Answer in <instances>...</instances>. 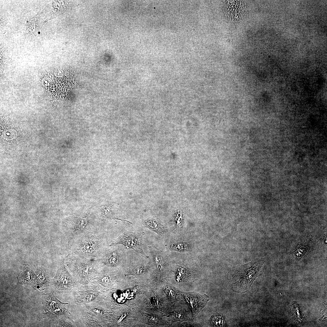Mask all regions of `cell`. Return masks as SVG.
<instances>
[{"mask_svg":"<svg viewBox=\"0 0 327 327\" xmlns=\"http://www.w3.org/2000/svg\"><path fill=\"white\" fill-rule=\"evenodd\" d=\"M148 246L157 269L160 272H163L165 268L166 252L160 251L153 245Z\"/></svg>","mask_w":327,"mask_h":327,"instance_id":"17","label":"cell"},{"mask_svg":"<svg viewBox=\"0 0 327 327\" xmlns=\"http://www.w3.org/2000/svg\"><path fill=\"white\" fill-rule=\"evenodd\" d=\"M170 317L174 322H181L194 319L191 310L187 303L174 308V310L170 313Z\"/></svg>","mask_w":327,"mask_h":327,"instance_id":"13","label":"cell"},{"mask_svg":"<svg viewBox=\"0 0 327 327\" xmlns=\"http://www.w3.org/2000/svg\"><path fill=\"white\" fill-rule=\"evenodd\" d=\"M265 260V258L256 259L232 268L228 273L227 279L233 290L241 293L247 291L259 275Z\"/></svg>","mask_w":327,"mask_h":327,"instance_id":"3","label":"cell"},{"mask_svg":"<svg viewBox=\"0 0 327 327\" xmlns=\"http://www.w3.org/2000/svg\"><path fill=\"white\" fill-rule=\"evenodd\" d=\"M142 222L144 226L154 231L159 235H162L165 231V228L160 220L156 216L150 217L143 220Z\"/></svg>","mask_w":327,"mask_h":327,"instance_id":"16","label":"cell"},{"mask_svg":"<svg viewBox=\"0 0 327 327\" xmlns=\"http://www.w3.org/2000/svg\"><path fill=\"white\" fill-rule=\"evenodd\" d=\"M95 219L93 213L87 212L74 214L64 220L63 230L69 241L94 230Z\"/></svg>","mask_w":327,"mask_h":327,"instance_id":"5","label":"cell"},{"mask_svg":"<svg viewBox=\"0 0 327 327\" xmlns=\"http://www.w3.org/2000/svg\"><path fill=\"white\" fill-rule=\"evenodd\" d=\"M176 325L178 327H196L200 326V325L193 321V320H189L181 322H177Z\"/></svg>","mask_w":327,"mask_h":327,"instance_id":"23","label":"cell"},{"mask_svg":"<svg viewBox=\"0 0 327 327\" xmlns=\"http://www.w3.org/2000/svg\"><path fill=\"white\" fill-rule=\"evenodd\" d=\"M64 264L75 280L80 284L92 282L105 266L100 259H86L71 254L66 257Z\"/></svg>","mask_w":327,"mask_h":327,"instance_id":"2","label":"cell"},{"mask_svg":"<svg viewBox=\"0 0 327 327\" xmlns=\"http://www.w3.org/2000/svg\"><path fill=\"white\" fill-rule=\"evenodd\" d=\"M180 293L190 309L194 318L205 307L210 300L209 296L204 294L202 295L196 292H185L180 291Z\"/></svg>","mask_w":327,"mask_h":327,"instance_id":"10","label":"cell"},{"mask_svg":"<svg viewBox=\"0 0 327 327\" xmlns=\"http://www.w3.org/2000/svg\"><path fill=\"white\" fill-rule=\"evenodd\" d=\"M105 233L92 230L71 241V254L90 259H99L106 249L104 246Z\"/></svg>","mask_w":327,"mask_h":327,"instance_id":"4","label":"cell"},{"mask_svg":"<svg viewBox=\"0 0 327 327\" xmlns=\"http://www.w3.org/2000/svg\"><path fill=\"white\" fill-rule=\"evenodd\" d=\"M150 322L153 324L158 325L160 324V319L157 317L155 316H151L149 317Z\"/></svg>","mask_w":327,"mask_h":327,"instance_id":"26","label":"cell"},{"mask_svg":"<svg viewBox=\"0 0 327 327\" xmlns=\"http://www.w3.org/2000/svg\"><path fill=\"white\" fill-rule=\"evenodd\" d=\"M185 265L178 266L175 273L174 279L177 286L189 284L197 279L196 272Z\"/></svg>","mask_w":327,"mask_h":327,"instance_id":"11","label":"cell"},{"mask_svg":"<svg viewBox=\"0 0 327 327\" xmlns=\"http://www.w3.org/2000/svg\"><path fill=\"white\" fill-rule=\"evenodd\" d=\"M166 246L171 251L189 252L192 250L190 245L187 242L181 241L176 243L168 244Z\"/></svg>","mask_w":327,"mask_h":327,"instance_id":"21","label":"cell"},{"mask_svg":"<svg viewBox=\"0 0 327 327\" xmlns=\"http://www.w3.org/2000/svg\"><path fill=\"white\" fill-rule=\"evenodd\" d=\"M209 321L211 325L213 326L223 327L226 326L223 317L218 314H213Z\"/></svg>","mask_w":327,"mask_h":327,"instance_id":"22","label":"cell"},{"mask_svg":"<svg viewBox=\"0 0 327 327\" xmlns=\"http://www.w3.org/2000/svg\"><path fill=\"white\" fill-rule=\"evenodd\" d=\"M50 281L48 273L43 269H40L36 272L33 287L40 290H44L45 287L49 285Z\"/></svg>","mask_w":327,"mask_h":327,"instance_id":"18","label":"cell"},{"mask_svg":"<svg viewBox=\"0 0 327 327\" xmlns=\"http://www.w3.org/2000/svg\"><path fill=\"white\" fill-rule=\"evenodd\" d=\"M42 303L45 312L44 316L56 322L60 326L71 319V313L65 306L68 303H64L58 300L54 292L43 295Z\"/></svg>","mask_w":327,"mask_h":327,"instance_id":"7","label":"cell"},{"mask_svg":"<svg viewBox=\"0 0 327 327\" xmlns=\"http://www.w3.org/2000/svg\"><path fill=\"white\" fill-rule=\"evenodd\" d=\"M148 267L147 266L140 265L133 268L130 270V272L137 275H140L145 273Z\"/></svg>","mask_w":327,"mask_h":327,"instance_id":"24","label":"cell"},{"mask_svg":"<svg viewBox=\"0 0 327 327\" xmlns=\"http://www.w3.org/2000/svg\"><path fill=\"white\" fill-rule=\"evenodd\" d=\"M71 304L72 311L69 312L76 327L104 326L111 314L106 309L103 300L81 305Z\"/></svg>","mask_w":327,"mask_h":327,"instance_id":"1","label":"cell"},{"mask_svg":"<svg viewBox=\"0 0 327 327\" xmlns=\"http://www.w3.org/2000/svg\"><path fill=\"white\" fill-rule=\"evenodd\" d=\"M122 252L118 249L111 248L106 250L102 257L99 259L105 266L109 267H116L121 260Z\"/></svg>","mask_w":327,"mask_h":327,"instance_id":"12","label":"cell"},{"mask_svg":"<svg viewBox=\"0 0 327 327\" xmlns=\"http://www.w3.org/2000/svg\"><path fill=\"white\" fill-rule=\"evenodd\" d=\"M35 274L28 266L23 267L17 279L19 282L22 285L29 286L33 285L35 278Z\"/></svg>","mask_w":327,"mask_h":327,"instance_id":"19","label":"cell"},{"mask_svg":"<svg viewBox=\"0 0 327 327\" xmlns=\"http://www.w3.org/2000/svg\"><path fill=\"white\" fill-rule=\"evenodd\" d=\"M115 272L109 271L105 266L92 281L101 285L104 289L109 288L116 279Z\"/></svg>","mask_w":327,"mask_h":327,"instance_id":"15","label":"cell"},{"mask_svg":"<svg viewBox=\"0 0 327 327\" xmlns=\"http://www.w3.org/2000/svg\"><path fill=\"white\" fill-rule=\"evenodd\" d=\"M292 306L295 311V314L296 315L297 321L300 323H302V317L300 312L298 305L295 302H294Z\"/></svg>","mask_w":327,"mask_h":327,"instance_id":"25","label":"cell"},{"mask_svg":"<svg viewBox=\"0 0 327 327\" xmlns=\"http://www.w3.org/2000/svg\"><path fill=\"white\" fill-rule=\"evenodd\" d=\"M114 205L111 203H107L100 205L96 210V215L97 217L102 219H117L126 221L132 224L131 222L126 220H122L115 216L116 209Z\"/></svg>","mask_w":327,"mask_h":327,"instance_id":"14","label":"cell"},{"mask_svg":"<svg viewBox=\"0 0 327 327\" xmlns=\"http://www.w3.org/2000/svg\"><path fill=\"white\" fill-rule=\"evenodd\" d=\"M56 294L68 293L78 284L65 267L64 260L60 264L54 278L51 281Z\"/></svg>","mask_w":327,"mask_h":327,"instance_id":"8","label":"cell"},{"mask_svg":"<svg viewBox=\"0 0 327 327\" xmlns=\"http://www.w3.org/2000/svg\"><path fill=\"white\" fill-rule=\"evenodd\" d=\"M145 234L144 232H125L114 239L109 246L122 244L126 248L132 249L145 258H148V256L144 253L142 246V238Z\"/></svg>","mask_w":327,"mask_h":327,"instance_id":"9","label":"cell"},{"mask_svg":"<svg viewBox=\"0 0 327 327\" xmlns=\"http://www.w3.org/2000/svg\"><path fill=\"white\" fill-rule=\"evenodd\" d=\"M104 288L94 282L78 284L69 293L71 304L81 305L103 300Z\"/></svg>","mask_w":327,"mask_h":327,"instance_id":"6","label":"cell"},{"mask_svg":"<svg viewBox=\"0 0 327 327\" xmlns=\"http://www.w3.org/2000/svg\"><path fill=\"white\" fill-rule=\"evenodd\" d=\"M127 314L126 313H124L122 314L119 318V319L117 320L116 322L118 324L120 323L127 316Z\"/></svg>","mask_w":327,"mask_h":327,"instance_id":"27","label":"cell"},{"mask_svg":"<svg viewBox=\"0 0 327 327\" xmlns=\"http://www.w3.org/2000/svg\"><path fill=\"white\" fill-rule=\"evenodd\" d=\"M227 4V12L230 16L234 18L240 17L244 10L243 5L241 1H230Z\"/></svg>","mask_w":327,"mask_h":327,"instance_id":"20","label":"cell"}]
</instances>
